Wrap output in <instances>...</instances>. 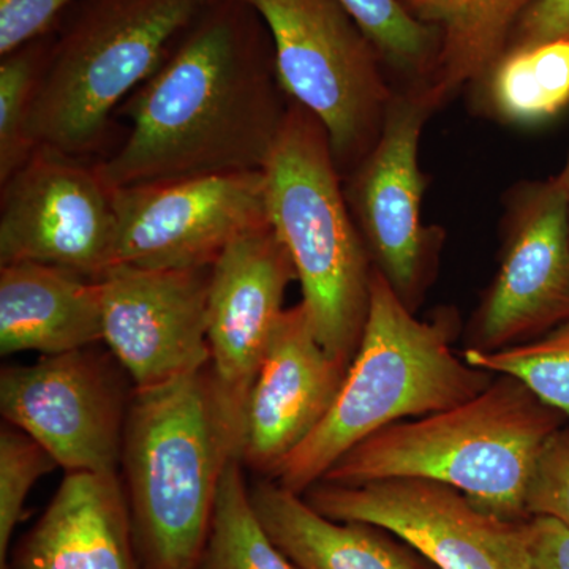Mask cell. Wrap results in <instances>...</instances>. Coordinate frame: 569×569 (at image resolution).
<instances>
[{
  "label": "cell",
  "instance_id": "cell-28",
  "mask_svg": "<svg viewBox=\"0 0 569 569\" xmlns=\"http://www.w3.org/2000/svg\"><path fill=\"white\" fill-rule=\"evenodd\" d=\"M77 0H0V58L56 31Z\"/></svg>",
  "mask_w": 569,
  "mask_h": 569
},
{
  "label": "cell",
  "instance_id": "cell-24",
  "mask_svg": "<svg viewBox=\"0 0 569 569\" xmlns=\"http://www.w3.org/2000/svg\"><path fill=\"white\" fill-rule=\"evenodd\" d=\"M468 365L516 378L546 406L569 419V318L546 335L496 351L468 347Z\"/></svg>",
  "mask_w": 569,
  "mask_h": 569
},
{
  "label": "cell",
  "instance_id": "cell-17",
  "mask_svg": "<svg viewBox=\"0 0 569 569\" xmlns=\"http://www.w3.org/2000/svg\"><path fill=\"white\" fill-rule=\"evenodd\" d=\"M10 569H142L119 473H66Z\"/></svg>",
  "mask_w": 569,
  "mask_h": 569
},
{
  "label": "cell",
  "instance_id": "cell-13",
  "mask_svg": "<svg viewBox=\"0 0 569 569\" xmlns=\"http://www.w3.org/2000/svg\"><path fill=\"white\" fill-rule=\"evenodd\" d=\"M211 268L114 264L100 277L103 342L133 389L171 383L211 365Z\"/></svg>",
  "mask_w": 569,
  "mask_h": 569
},
{
  "label": "cell",
  "instance_id": "cell-22",
  "mask_svg": "<svg viewBox=\"0 0 569 569\" xmlns=\"http://www.w3.org/2000/svg\"><path fill=\"white\" fill-rule=\"evenodd\" d=\"M198 569H299L258 519L239 459L224 470Z\"/></svg>",
  "mask_w": 569,
  "mask_h": 569
},
{
  "label": "cell",
  "instance_id": "cell-2",
  "mask_svg": "<svg viewBox=\"0 0 569 569\" xmlns=\"http://www.w3.org/2000/svg\"><path fill=\"white\" fill-rule=\"evenodd\" d=\"M242 419L211 365L133 389L121 467L142 569H198Z\"/></svg>",
  "mask_w": 569,
  "mask_h": 569
},
{
  "label": "cell",
  "instance_id": "cell-16",
  "mask_svg": "<svg viewBox=\"0 0 569 569\" xmlns=\"http://www.w3.org/2000/svg\"><path fill=\"white\" fill-rule=\"evenodd\" d=\"M295 280L293 260L269 219L233 239L211 266V366L219 383L242 410L284 312V295Z\"/></svg>",
  "mask_w": 569,
  "mask_h": 569
},
{
  "label": "cell",
  "instance_id": "cell-30",
  "mask_svg": "<svg viewBox=\"0 0 569 569\" xmlns=\"http://www.w3.org/2000/svg\"><path fill=\"white\" fill-rule=\"evenodd\" d=\"M559 39H569V0H538L516 24L507 51Z\"/></svg>",
  "mask_w": 569,
  "mask_h": 569
},
{
  "label": "cell",
  "instance_id": "cell-18",
  "mask_svg": "<svg viewBox=\"0 0 569 569\" xmlns=\"http://www.w3.org/2000/svg\"><path fill=\"white\" fill-rule=\"evenodd\" d=\"M103 342L102 287L40 263L0 266V353H69Z\"/></svg>",
  "mask_w": 569,
  "mask_h": 569
},
{
  "label": "cell",
  "instance_id": "cell-5",
  "mask_svg": "<svg viewBox=\"0 0 569 569\" xmlns=\"http://www.w3.org/2000/svg\"><path fill=\"white\" fill-rule=\"evenodd\" d=\"M216 0H77L52 32L33 96V144L88 159L112 116Z\"/></svg>",
  "mask_w": 569,
  "mask_h": 569
},
{
  "label": "cell",
  "instance_id": "cell-1",
  "mask_svg": "<svg viewBox=\"0 0 569 569\" xmlns=\"http://www.w3.org/2000/svg\"><path fill=\"white\" fill-rule=\"evenodd\" d=\"M288 107L260 14L216 0L119 108L130 132L97 171L112 190L263 171Z\"/></svg>",
  "mask_w": 569,
  "mask_h": 569
},
{
  "label": "cell",
  "instance_id": "cell-21",
  "mask_svg": "<svg viewBox=\"0 0 569 569\" xmlns=\"http://www.w3.org/2000/svg\"><path fill=\"white\" fill-rule=\"evenodd\" d=\"M477 86L500 121L523 127L550 121L569 107V39L508 50Z\"/></svg>",
  "mask_w": 569,
  "mask_h": 569
},
{
  "label": "cell",
  "instance_id": "cell-27",
  "mask_svg": "<svg viewBox=\"0 0 569 569\" xmlns=\"http://www.w3.org/2000/svg\"><path fill=\"white\" fill-rule=\"evenodd\" d=\"M527 516H549L569 527V427L553 433L541 458L526 501Z\"/></svg>",
  "mask_w": 569,
  "mask_h": 569
},
{
  "label": "cell",
  "instance_id": "cell-29",
  "mask_svg": "<svg viewBox=\"0 0 569 569\" xmlns=\"http://www.w3.org/2000/svg\"><path fill=\"white\" fill-rule=\"evenodd\" d=\"M529 569H569V527L549 516L523 520Z\"/></svg>",
  "mask_w": 569,
  "mask_h": 569
},
{
  "label": "cell",
  "instance_id": "cell-4",
  "mask_svg": "<svg viewBox=\"0 0 569 569\" xmlns=\"http://www.w3.org/2000/svg\"><path fill=\"white\" fill-rule=\"evenodd\" d=\"M452 321L419 320L377 269L361 343L331 410L272 479L302 496L343 455L385 427L448 410L492 383L496 373L452 350Z\"/></svg>",
  "mask_w": 569,
  "mask_h": 569
},
{
  "label": "cell",
  "instance_id": "cell-10",
  "mask_svg": "<svg viewBox=\"0 0 569 569\" xmlns=\"http://www.w3.org/2000/svg\"><path fill=\"white\" fill-rule=\"evenodd\" d=\"M0 187V266H58L91 279L111 268L112 190L96 163L39 146Z\"/></svg>",
  "mask_w": 569,
  "mask_h": 569
},
{
  "label": "cell",
  "instance_id": "cell-23",
  "mask_svg": "<svg viewBox=\"0 0 569 569\" xmlns=\"http://www.w3.org/2000/svg\"><path fill=\"white\" fill-rule=\"evenodd\" d=\"M372 41L385 67L402 78V91L429 88L436 73L440 37L417 20L400 0H337Z\"/></svg>",
  "mask_w": 569,
  "mask_h": 569
},
{
  "label": "cell",
  "instance_id": "cell-19",
  "mask_svg": "<svg viewBox=\"0 0 569 569\" xmlns=\"http://www.w3.org/2000/svg\"><path fill=\"white\" fill-rule=\"evenodd\" d=\"M258 519L299 569H425L377 527L326 518L272 478L250 488Z\"/></svg>",
  "mask_w": 569,
  "mask_h": 569
},
{
  "label": "cell",
  "instance_id": "cell-26",
  "mask_svg": "<svg viewBox=\"0 0 569 569\" xmlns=\"http://www.w3.org/2000/svg\"><path fill=\"white\" fill-rule=\"evenodd\" d=\"M39 441L18 427L0 430V568L6 569L13 531L24 515L26 498L43 475L58 468Z\"/></svg>",
  "mask_w": 569,
  "mask_h": 569
},
{
  "label": "cell",
  "instance_id": "cell-9",
  "mask_svg": "<svg viewBox=\"0 0 569 569\" xmlns=\"http://www.w3.org/2000/svg\"><path fill=\"white\" fill-rule=\"evenodd\" d=\"M122 367L92 347L41 356L0 373V411L9 425L39 441L58 466L119 473L133 391Z\"/></svg>",
  "mask_w": 569,
  "mask_h": 569
},
{
  "label": "cell",
  "instance_id": "cell-7",
  "mask_svg": "<svg viewBox=\"0 0 569 569\" xmlns=\"http://www.w3.org/2000/svg\"><path fill=\"white\" fill-rule=\"evenodd\" d=\"M268 28L288 99L323 123L343 181L372 151L396 88L372 41L337 0H244Z\"/></svg>",
  "mask_w": 569,
  "mask_h": 569
},
{
  "label": "cell",
  "instance_id": "cell-20",
  "mask_svg": "<svg viewBox=\"0 0 569 569\" xmlns=\"http://www.w3.org/2000/svg\"><path fill=\"white\" fill-rule=\"evenodd\" d=\"M436 29L440 50L426 97L436 107L477 86L507 51L520 18L538 0H400Z\"/></svg>",
  "mask_w": 569,
  "mask_h": 569
},
{
  "label": "cell",
  "instance_id": "cell-25",
  "mask_svg": "<svg viewBox=\"0 0 569 569\" xmlns=\"http://www.w3.org/2000/svg\"><path fill=\"white\" fill-rule=\"evenodd\" d=\"M51 41L52 33L0 58V183L9 181L37 149L29 121Z\"/></svg>",
  "mask_w": 569,
  "mask_h": 569
},
{
  "label": "cell",
  "instance_id": "cell-11",
  "mask_svg": "<svg viewBox=\"0 0 569 569\" xmlns=\"http://www.w3.org/2000/svg\"><path fill=\"white\" fill-rule=\"evenodd\" d=\"M112 266L211 268L233 239L268 219L264 173L122 187L112 190Z\"/></svg>",
  "mask_w": 569,
  "mask_h": 569
},
{
  "label": "cell",
  "instance_id": "cell-6",
  "mask_svg": "<svg viewBox=\"0 0 569 569\" xmlns=\"http://www.w3.org/2000/svg\"><path fill=\"white\" fill-rule=\"evenodd\" d=\"M263 173L268 219L293 260L318 340L351 362L376 268L351 216L329 134L293 100Z\"/></svg>",
  "mask_w": 569,
  "mask_h": 569
},
{
  "label": "cell",
  "instance_id": "cell-31",
  "mask_svg": "<svg viewBox=\"0 0 569 569\" xmlns=\"http://www.w3.org/2000/svg\"><path fill=\"white\" fill-rule=\"evenodd\" d=\"M565 170H567V173H568V181H569V157H568V162H567V164H565Z\"/></svg>",
  "mask_w": 569,
  "mask_h": 569
},
{
  "label": "cell",
  "instance_id": "cell-15",
  "mask_svg": "<svg viewBox=\"0 0 569 569\" xmlns=\"http://www.w3.org/2000/svg\"><path fill=\"white\" fill-rule=\"evenodd\" d=\"M348 367L321 346L305 302L284 309L247 396L242 467L274 477L331 410Z\"/></svg>",
  "mask_w": 569,
  "mask_h": 569
},
{
  "label": "cell",
  "instance_id": "cell-3",
  "mask_svg": "<svg viewBox=\"0 0 569 569\" xmlns=\"http://www.w3.org/2000/svg\"><path fill=\"white\" fill-rule=\"evenodd\" d=\"M567 418L516 378L496 376L473 399L378 430L348 449L320 481L392 478L441 482L498 518L522 520L539 458ZM318 481V482H320Z\"/></svg>",
  "mask_w": 569,
  "mask_h": 569
},
{
  "label": "cell",
  "instance_id": "cell-12",
  "mask_svg": "<svg viewBox=\"0 0 569 569\" xmlns=\"http://www.w3.org/2000/svg\"><path fill=\"white\" fill-rule=\"evenodd\" d=\"M569 318L567 170L512 198L500 268L479 307L471 348L496 351L546 335Z\"/></svg>",
  "mask_w": 569,
  "mask_h": 569
},
{
  "label": "cell",
  "instance_id": "cell-8",
  "mask_svg": "<svg viewBox=\"0 0 569 569\" xmlns=\"http://www.w3.org/2000/svg\"><path fill=\"white\" fill-rule=\"evenodd\" d=\"M302 498L320 515L395 535L436 569H529L523 520L498 518L460 490L418 478L316 482Z\"/></svg>",
  "mask_w": 569,
  "mask_h": 569
},
{
  "label": "cell",
  "instance_id": "cell-14",
  "mask_svg": "<svg viewBox=\"0 0 569 569\" xmlns=\"http://www.w3.org/2000/svg\"><path fill=\"white\" fill-rule=\"evenodd\" d=\"M433 111L425 92L396 89L376 146L343 181L373 268L410 309L425 282L430 244L421 224L426 179L419 141Z\"/></svg>",
  "mask_w": 569,
  "mask_h": 569
}]
</instances>
